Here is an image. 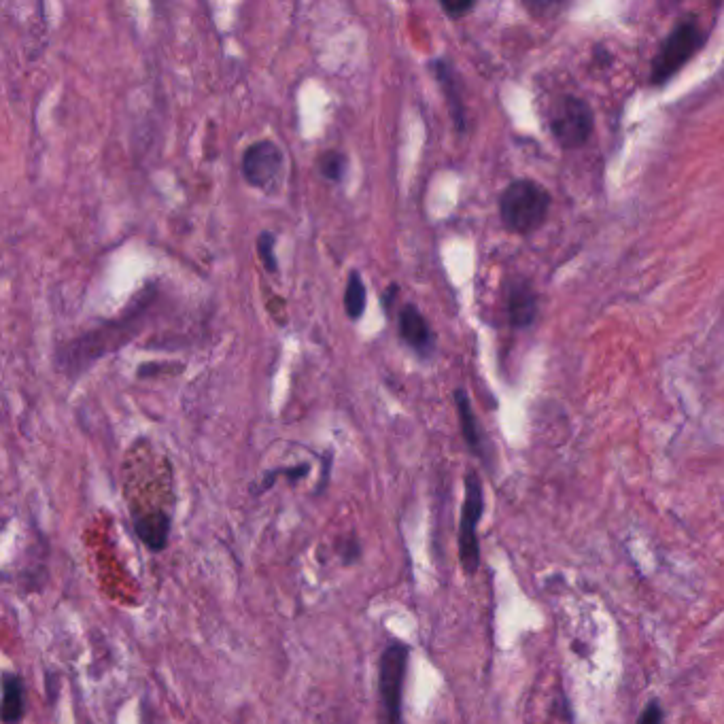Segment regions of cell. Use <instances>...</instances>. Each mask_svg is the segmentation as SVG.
<instances>
[{"label": "cell", "instance_id": "1", "mask_svg": "<svg viewBox=\"0 0 724 724\" xmlns=\"http://www.w3.org/2000/svg\"><path fill=\"white\" fill-rule=\"evenodd\" d=\"M548 211L550 194L536 181H512L499 196V217L506 230L514 234H531L542 228Z\"/></svg>", "mask_w": 724, "mask_h": 724}, {"label": "cell", "instance_id": "2", "mask_svg": "<svg viewBox=\"0 0 724 724\" xmlns=\"http://www.w3.org/2000/svg\"><path fill=\"white\" fill-rule=\"evenodd\" d=\"M708 41V34L701 28L695 15H686L684 20L671 30L665 43L661 45L657 58L652 60L650 83L663 85L671 77L678 75L684 64L691 60L697 51Z\"/></svg>", "mask_w": 724, "mask_h": 724}, {"label": "cell", "instance_id": "3", "mask_svg": "<svg viewBox=\"0 0 724 724\" xmlns=\"http://www.w3.org/2000/svg\"><path fill=\"white\" fill-rule=\"evenodd\" d=\"M408 659L410 648L404 642H391L378 661V697H381L383 724H404L402 699Z\"/></svg>", "mask_w": 724, "mask_h": 724}, {"label": "cell", "instance_id": "4", "mask_svg": "<svg viewBox=\"0 0 724 724\" xmlns=\"http://www.w3.org/2000/svg\"><path fill=\"white\" fill-rule=\"evenodd\" d=\"M485 512V491H482L480 476L470 470L465 474V497L461 506L459 521V561L463 572L474 576L480 567V542L478 523Z\"/></svg>", "mask_w": 724, "mask_h": 724}, {"label": "cell", "instance_id": "5", "mask_svg": "<svg viewBox=\"0 0 724 724\" xmlns=\"http://www.w3.org/2000/svg\"><path fill=\"white\" fill-rule=\"evenodd\" d=\"M595 128V117L589 107L576 96H563L550 113V130L565 149H578L591 139Z\"/></svg>", "mask_w": 724, "mask_h": 724}, {"label": "cell", "instance_id": "6", "mask_svg": "<svg viewBox=\"0 0 724 724\" xmlns=\"http://www.w3.org/2000/svg\"><path fill=\"white\" fill-rule=\"evenodd\" d=\"M283 170L285 153L270 139L251 143L240 158V172H243L245 181L255 189H262V192H270L279 185Z\"/></svg>", "mask_w": 724, "mask_h": 724}, {"label": "cell", "instance_id": "7", "mask_svg": "<svg viewBox=\"0 0 724 724\" xmlns=\"http://www.w3.org/2000/svg\"><path fill=\"white\" fill-rule=\"evenodd\" d=\"M398 330L400 338L415 353L421 357H429L436 349V336L429 327L427 319L415 304H404L398 317Z\"/></svg>", "mask_w": 724, "mask_h": 724}, {"label": "cell", "instance_id": "8", "mask_svg": "<svg viewBox=\"0 0 724 724\" xmlns=\"http://www.w3.org/2000/svg\"><path fill=\"white\" fill-rule=\"evenodd\" d=\"M508 315L514 327H529L538 317V293L523 279L508 291Z\"/></svg>", "mask_w": 724, "mask_h": 724}, {"label": "cell", "instance_id": "9", "mask_svg": "<svg viewBox=\"0 0 724 724\" xmlns=\"http://www.w3.org/2000/svg\"><path fill=\"white\" fill-rule=\"evenodd\" d=\"M170 516L162 510L149 512L145 516H139L134 521V529L139 540L153 550V553H162V550L168 546V536H170Z\"/></svg>", "mask_w": 724, "mask_h": 724}, {"label": "cell", "instance_id": "10", "mask_svg": "<svg viewBox=\"0 0 724 724\" xmlns=\"http://www.w3.org/2000/svg\"><path fill=\"white\" fill-rule=\"evenodd\" d=\"M432 71L442 85V92L448 100V109H451L457 130L463 132L465 130V111H463V102L459 96V85H457V75L453 71V64L446 58H438L432 62Z\"/></svg>", "mask_w": 724, "mask_h": 724}, {"label": "cell", "instance_id": "11", "mask_svg": "<svg viewBox=\"0 0 724 724\" xmlns=\"http://www.w3.org/2000/svg\"><path fill=\"white\" fill-rule=\"evenodd\" d=\"M26 714V686L20 674L5 671L3 674V722L20 724Z\"/></svg>", "mask_w": 724, "mask_h": 724}, {"label": "cell", "instance_id": "12", "mask_svg": "<svg viewBox=\"0 0 724 724\" xmlns=\"http://www.w3.org/2000/svg\"><path fill=\"white\" fill-rule=\"evenodd\" d=\"M455 404H457V412H459V423H461V434L465 444L470 446V451L478 457H485V451H482V434L478 427V419L472 410V402L468 398L465 389H457L455 391Z\"/></svg>", "mask_w": 724, "mask_h": 724}, {"label": "cell", "instance_id": "13", "mask_svg": "<svg viewBox=\"0 0 724 724\" xmlns=\"http://www.w3.org/2000/svg\"><path fill=\"white\" fill-rule=\"evenodd\" d=\"M366 304H368L366 283L361 279V272L351 270L347 289H344V310H347V317L353 321L361 319V315L366 313Z\"/></svg>", "mask_w": 724, "mask_h": 724}, {"label": "cell", "instance_id": "14", "mask_svg": "<svg viewBox=\"0 0 724 724\" xmlns=\"http://www.w3.org/2000/svg\"><path fill=\"white\" fill-rule=\"evenodd\" d=\"M317 170H319V175L330 183H340L344 177H347L349 158L342 151H336V149L321 151L317 158Z\"/></svg>", "mask_w": 724, "mask_h": 724}, {"label": "cell", "instance_id": "15", "mask_svg": "<svg viewBox=\"0 0 724 724\" xmlns=\"http://www.w3.org/2000/svg\"><path fill=\"white\" fill-rule=\"evenodd\" d=\"M274 247H277V236H274L272 232H262L260 238H257V253H260L262 262L266 266V270L270 274L279 272V262H277V253H274Z\"/></svg>", "mask_w": 724, "mask_h": 724}, {"label": "cell", "instance_id": "16", "mask_svg": "<svg viewBox=\"0 0 724 724\" xmlns=\"http://www.w3.org/2000/svg\"><path fill=\"white\" fill-rule=\"evenodd\" d=\"M338 555L342 557V563H344V565H353L355 561H359V557H361L359 538H357V536L342 538V540H340V546H338Z\"/></svg>", "mask_w": 724, "mask_h": 724}, {"label": "cell", "instance_id": "17", "mask_svg": "<svg viewBox=\"0 0 724 724\" xmlns=\"http://www.w3.org/2000/svg\"><path fill=\"white\" fill-rule=\"evenodd\" d=\"M637 724H663V710L659 701H650L644 712L640 714V720H637Z\"/></svg>", "mask_w": 724, "mask_h": 724}, {"label": "cell", "instance_id": "18", "mask_svg": "<svg viewBox=\"0 0 724 724\" xmlns=\"http://www.w3.org/2000/svg\"><path fill=\"white\" fill-rule=\"evenodd\" d=\"M442 9L451 17H461L463 13H468V11L474 9V3H448V0H444Z\"/></svg>", "mask_w": 724, "mask_h": 724}]
</instances>
